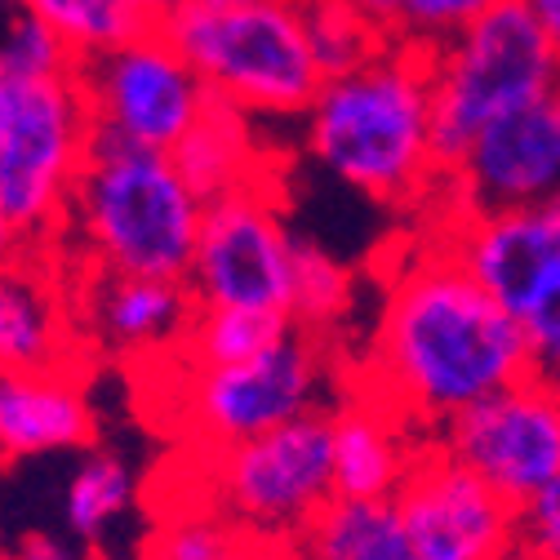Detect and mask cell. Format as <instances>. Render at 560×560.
I'll return each instance as SVG.
<instances>
[{
    "label": "cell",
    "mask_w": 560,
    "mask_h": 560,
    "mask_svg": "<svg viewBox=\"0 0 560 560\" xmlns=\"http://www.w3.org/2000/svg\"><path fill=\"white\" fill-rule=\"evenodd\" d=\"M77 81L98 138L165 156L214 98L161 27H148L120 49L77 67Z\"/></svg>",
    "instance_id": "obj_9"
},
{
    "label": "cell",
    "mask_w": 560,
    "mask_h": 560,
    "mask_svg": "<svg viewBox=\"0 0 560 560\" xmlns=\"http://www.w3.org/2000/svg\"><path fill=\"white\" fill-rule=\"evenodd\" d=\"M352 10H357L383 40H396V32H400V0H352Z\"/></svg>",
    "instance_id": "obj_32"
},
{
    "label": "cell",
    "mask_w": 560,
    "mask_h": 560,
    "mask_svg": "<svg viewBox=\"0 0 560 560\" xmlns=\"http://www.w3.org/2000/svg\"><path fill=\"white\" fill-rule=\"evenodd\" d=\"M0 560H14V556H10V547H0Z\"/></svg>",
    "instance_id": "obj_41"
},
{
    "label": "cell",
    "mask_w": 560,
    "mask_h": 560,
    "mask_svg": "<svg viewBox=\"0 0 560 560\" xmlns=\"http://www.w3.org/2000/svg\"><path fill=\"white\" fill-rule=\"evenodd\" d=\"M276 551H280V547H258V551H249L245 560H276Z\"/></svg>",
    "instance_id": "obj_37"
},
{
    "label": "cell",
    "mask_w": 560,
    "mask_h": 560,
    "mask_svg": "<svg viewBox=\"0 0 560 560\" xmlns=\"http://www.w3.org/2000/svg\"><path fill=\"white\" fill-rule=\"evenodd\" d=\"M77 299L58 249H23L0 262V374L85 370Z\"/></svg>",
    "instance_id": "obj_15"
},
{
    "label": "cell",
    "mask_w": 560,
    "mask_h": 560,
    "mask_svg": "<svg viewBox=\"0 0 560 560\" xmlns=\"http://www.w3.org/2000/svg\"><path fill=\"white\" fill-rule=\"evenodd\" d=\"M133 494H138V480H133L129 463L116 450H90L62 494L67 534L81 538L85 547L98 542L112 529V521H120L129 512Z\"/></svg>",
    "instance_id": "obj_23"
},
{
    "label": "cell",
    "mask_w": 560,
    "mask_h": 560,
    "mask_svg": "<svg viewBox=\"0 0 560 560\" xmlns=\"http://www.w3.org/2000/svg\"><path fill=\"white\" fill-rule=\"evenodd\" d=\"M19 10V0H0V14H14Z\"/></svg>",
    "instance_id": "obj_39"
},
{
    "label": "cell",
    "mask_w": 560,
    "mask_h": 560,
    "mask_svg": "<svg viewBox=\"0 0 560 560\" xmlns=\"http://www.w3.org/2000/svg\"><path fill=\"white\" fill-rule=\"evenodd\" d=\"M516 325L525 334L529 374L560 387V271H551L542 285L516 307Z\"/></svg>",
    "instance_id": "obj_28"
},
{
    "label": "cell",
    "mask_w": 560,
    "mask_h": 560,
    "mask_svg": "<svg viewBox=\"0 0 560 560\" xmlns=\"http://www.w3.org/2000/svg\"><path fill=\"white\" fill-rule=\"evenodd\" d=\"M441 241L516 316L542 280L560 271V200L503 214H445Z\"/></svg>",
    "instance_id": "obj_16"
},
{
    "label": "cell",
    "mask_w": 560,
    "mask_h": 560,
    "mask_svg": "<svg viewBox=\"0 0 560 560\" xmlns=\"http://www.w3.org/2000/svg\"><path fill=\"white\" fill-rule=\"evenodd\" d=\"M205 200L165 152L98 138L67 205L54 249L77 271L187 280Z\"/></svg>",
    "instance_id": "obj_3"
},
{
    "label": "cell",
    "mask_w": 560,
    "mask_h": 560,
    "mask_svg": "<svg viewBox=\"0 0 560 560\" xmlns=\"http://www.w3.org/2000/svg\"><path fill=\"white\" fill-rule=\"evenodd\" d=\"M529 10V19L542 27V36L551 40V49L560 54V0H521Z\"/></svg>",
    "instance_id": "obj_33"
},
{
    "label": "cell",
    "mask_w": 560,
    "mask_h": 560,
    "mask_svg": "<svg viewBox=\"0 0 560 560\" xmlns=\"http://www.w3.org/2000/svg\"><path fill=\"white\" fill-rule=\"evenodd\" d=\"M205 90L254 120H303L325 85L307 40L303 0L187 5L161 23Z\"/></svg>",
    "instance_id": "obj_4"
},
{
    "label": "cell",
    "mask_w": 560,
    "mask_h": 560,
    "mask_svg": "<svg viewBox=\"0 0 560 560\" xmlns=\"http://www.w3.org/2000/svg\"><path fill=\"white\" fill-rule=\"evenodd\" d=\"M392 503L423 560H503L516 547V508L436 445Z\"/></svg>",
    "instance_id": "obj_13"
},
{
    "label": "cell",
    "mask_w": 560,
    "mask_h": 560,
    "mask_svg": "<svg viewBox=\"0 0 560 560\" xmlns=\"http://www.w3.org/2000/svg\"><path fill=\"white\" fill-rule=\"evenodd\" d=\"M94 148L77 77L5 81L0 107V205L27 249H54Z\"/></svg>",
    "instance_id": "obj_6"
},
{
    "label": "cell",
    "mask_w": 560,
    "mask_h": 560,
    "mask_svg": "<svg viewBox=\"0 0 560 560\" xmlns=\"http://www.w3.org/2000/svg\"><path fill=\"white\" fill-rule=\"evenodd\" d=\"M432 445L521 508L560 471V387L525 374L454 413Z\"/></svg>",
    "instance_id": "obj_11"
},
{
    "label": "cell",
    "mask_w": 560,
    "mask_h": 560,
    "mask_svg": "<svg viewBox=\"0 0 560 560\" xmlns=\"http://www.w3.org/2000/svg\"><path fill=\"white\" fill-rule=\"evenodd\" d=\"M196 5H245V0H196Z\"/></svg>",
    "instance_id": "obj_38"
},
{
    "label": "cell",
    "mask_w": 560,
    "mask_h": 560,
    "mask_svg": "<svg viewBox=\"0 0 560 560\" xmlns=\"http://www.w3.org/2000/svg\"><path fill=\"white\" fill-rule=\"evenodd\" d=\"M551 90H560V54L521 0H503L432 49V148L441 178L489 120Z\"/></svg>",
    "instance_id": "obj_5"
},
{
    "label": "cell",
    "mask_w": 560,
    "mask_h": 560,
    "mask_svg": "<svg viewBox=\"0 0 560 560\" xmlns=\"http://www.w3.org/2000/svg\"><path fill=\"white\" fill-rule=\"evenodd\" d=\"M19 10L45 23L77 58V67L120 49L125 40L152 27L129 0H19Z\"/></svg>",
    "instance_id": "obj_21"
},
{
    "label": "cell",
    "mask_w": 560,
    "mask_h": 560,
    "mask_svg": "<svg viewBox=\"0 0 560 560\" xmlns=\"http://www.w3.org/2000/svg\"><path fill=\"white\" fill-rule=\"evenodd\" d=\"M0 72H5V81H54L77 77V58L45 23L14 10L0 23Z\"/></svg>",
    "instance_id": "obj_27"
},
{
    "label": "cell",
    "mask_w": 560,
    "mask_h": 560,
    "mask_svg": "<svg viewBox=\"0 0 560 560\" xmlns=\"http://www.w3.org/2000/svg\"><path fill=\"white\" fill-rule=\"evenodd\" d=\"M503 0H400V45L413 49H441L450 45L458 32H467L480 14H489Z\"/></svg>",
    "instance_id": "obj_29"
},
{
    "label": "cell",
    "mask_w": 560,
    "mask_h": 560,
    "mask_svg": "<svg viewBox=\"0 0 560 560\" xmlns=\"http://www.w3.org/2000/svg\"><path fill=\"white\" fill-rule=\"evenodd\" d=\"M14 560H90L85 542L72 538V534H49V529H27L14 547H10Z\"/></svg>",
    "instance_id": "obj_31"
},
{
    "label": "cell",
    "mask_w": 560,
    "mask_h": 560,
    "mask_svg": "<svg viewBox=\"0 0 560 560\" xmlns=\"http://www.w3.org/2000/svg\"><path fill=\"white\" fill-rule=\"evenodd\" d=\"M450 214H503L560 200V90L489 120L441 178Z\"/></svg>",
    "instance_id": "obj_12"
},
{
    "label": "cell",
    "mask_w": 560,
    "mask_h": 560,
    "mask_svg": "<svg viewBox=\"0 0 560 560\" xmlns=\"http://www.w3.org/2000/svg\"><path fill=\"white\" fill-rule=\"evenodd\" d=\"M258 547H267V542L245 534L219 508L200 503V508H191L183 516H170L156 529V538L148 547V560H245Z\"/></svg>",
    "instance_id": "obj_25"
},
{
    "label": "cell",
    "mask_w": 560,
    "mask_h": 560,
    "mask_svg": "<svg viewBox=\"0 0 560 560\" xmlns=\"http://www.w3.org/2000/svg\"><path fill=\"white\" fill-rule=\"evenodd\" d=\"M174 365L183 374L174 387V418L200 454L254 441L262 432L294 423V418L334 409V342L312 338L303 329H290L276 347L236 365L191 370L178 357Z\"/></svg>",
    "instance_id": "obj_7"
},
{
    "label": "cell",
    "mask_w": 560,
    "mask_h": 560,
    "mask_svg": "<svg viewBox=\"0 0 560 560\" xmlns=\"http://www.w3.org/2000/svg\"><path fill=\"white\" fill-rule=\"evenodd\" d=\"M72 299H77L81 342L138 370L178 357V347L200 312L187 280H161V276L77 271Z\"/></svg>",
    "instance_id": "obj_14"
},
{
    "label": "cell",
    "mask_w": 560,
    "mask_h": 560,
    "mask_svg": "<svg viewBox=\"0 0 560 560\" xmlns=\"http://www.w3.org/2000/svg\"><path fill=\"white\" fill-rule=\"evenodd\" d=\"M209 508L267 547H285L334 499L329 409L205 454Z\"/></svg>",
    "instance_id": "obj_8"
},
{
    "label": "cell",
    "mask_w": 560,
    "mask_h": 560,
    "mask_svg": "<svg viewBox=\"0 0 560 560\" xmlns=\"http://www.w3.org/2000/svg\"><path fill=\"white\" fill-rule=\"evenodd\" d=\"M329 428H334V499H357V503H392L413 463L432 445L423 428H413L405 413H396L365 387H352L329 409Z\"/></svg>",
    "instance_id": "obj_17"
},
{
    "label": "cell",
    "mask_w": 560,
    "mask_h": 560,
    "mask_svg": "<svg viewBox=\"0 0 560 560\" xmlns=\"http://www.w3.org/2000/svg\"><path fill=\"white\" fill-rule=\"evenodd\" d=\"M170 161L205 205L241 187H271V178L262 174L258 120L223 98H209L205 116L187 129V138L170 152Z\"/></svg>",
    "instance_id": "obj_19"
},
{
    "label": "cell",
    "mask_w": 560,
    "mask_h": 560,
    "mask_svg": "<svg viewBox=\"0 0 560 560\" xmlns=\"http://www.w3.org/2000/svg\"><path fill=\"white\" fill-rule=\"evenodd\" d=\"M276 560H285V556H280V551H276Z\"/></svg>",
    "instance_id": "obj_42"
},
{
    "label": "cell",
    "mask_w": 560,
    "mask_h": 560,
    "mask_svg": "<svg viewBox=\"0 0 560 560\" xmlns=\"http://www.w3.org/2000/svg\"><path fill=\"white\" fill-rule=\"evenodd\" d=\"M525 374L529 357L516 316L445 241H432L387 280L370 365L357 387L432 436L454 413Z\"/></svg>",
    "instance_id": "obj_1"
},
{
    "label": "cell",
    "mask_w": 560,
    "mask_h": 560,
    "mask_svg": "<svg viewBox=\"0 0 560 560\" xmlns=\"http://www.w3.org/2000/svg\"><path fill=\"white\" fill-rule=\"evenodd\" d=\"M357 276L347 271L329 249L299 236L294 245V285H290V320L294 329L334 342V329L352 316Z\"/></svg>",
    "instance_id": "obj_24"
},
{
    "label": "cell",
    "mask_w": 560,
    "mask_h": 560,
    "mask_svg": "<svg viewBox=\"0 0 560 560\" xmlns=\"http://www.w3.org/2000/svg\"><path fill=\"white\" fill-rule=\"evenodd\" d=\"M27 245H23V236H19V228L10 223V214H5V205H0V262L5 258H14V254H23Z\"/></svg>",
    "instance_id": "obj_35"
},
{
    "label": "cell",
    "mask_w": 560,
    "mask_h": 560,
    "mask_svg": "<svg viewBox=\"0 0 560 560\" xmlns=\"http://www.w3.org/2000/svg\"><path fill=\"white\" fill-rule=\"evenodd\" d=\"M129 5H133L138 14H143L152 27H161L170 14H178V10L187 5V0H129Z\"/></svg>",
    "instance_id": "obj_34"
},
{
    "label": "cell",
    "mask_w": 560,
    "mask_h": 560,
    "mask_svg": "<svg viewBox=\"0 0 560 560\" xmlns=\"http://www.w3.org/2000/svg\"><path fill=\"white\" fill-rule=\"evenodd\" d=\"M285 560H423L396 503L329 499L285 547Z\"/></svg>",
    "instance_id": "obj_20"
},
{
    "label": "cell",
    "mask_w": 560,
    "mask_h": 560,
    "mask_svg": "<svg viewBox=\"0 0 560 560\" xmlns=\"http://www.w3.org/2000/svg\"><path fill=\"white\" fill-rule=\"evenodd\" d=\"M98 418L85 396V370L0 374V467L94 450Z\"/></svg>",
    "instance_id": "obj_18"
},
{
    "label": "cell",
    "mask_w": 560,
    "mask_h": 560,
    "mask_svg": "<svg viewBox=\"0 0 560 560\" xmlns=\"http://www.w3.org/2000/svg\"><path fill=\"white\" fill-rule=\"evenodd\" d=\"M503 560H538V556H534V551H529V547H521V542H516V547H512V551H508V556H503Z\"/></svg>",
    "instance_id": "obj_36"
},
{
    "label": "cell",
    "mask_w": 560,
    "mask_h": 560,
    "mask_svg": "<svg viewBox=\"0 0 560 560\" xmlns=\"http://www.w3.org/2000/svg\"><path fill=\"white\" fill-rule=\"evenodd\" d=\"M0 107H5V72H0Z\"/></svg>",
    "instance_id": "obj_40"
},
{
    "label": "cell",
    "mask_w": 560,
    "mask_h": 560,
    "mask_svg": "<svg viewBox=\"0 0 560 560\" xmlns=\"http://www.w3.org/2000/svg\"><path fill=\"white\" fill-rule=\"evenodd\" d=\"M303 148L374 205H423L441 191L432 148V54L387 40L303 112Z\"/></svg>",
    "instance_id": "obj_2"
},
{
    "label": "cell",
    "mask_w": 560,
    "mask_h": 560,
    "mask_svg": "<svg viewBox=\"0 0 560 560\" xmlns=\"http://www.w3.org/2000/svg\"><path fill=\"white\" fill-rule=\"evenodd\" d=\"M294 245L271 187H241L205 205L187 290L200 312H280L290 316Z\"/></svg>",
    "instance_id": "obj_10"
},
{
    "label": "cell",
    "mask_w": 560,
    "mask_h": 560,
    "mask_svg": "<svg viewBox=\"0 0 560 560\" xmlns=\"http://www.w3.org/2000/svg\"><path fill=\"white\" fill-rule=\"evenodd\" d=\"M516 542L538 560H560V471L516 508Z\"/></svg>",
    "instance_id": "obj_30"
},
{
    "label": "cell",
    "mask_w": 560,
    "mask_h": 560,
    "mask_svg": "<svg viewBox=\"0 0 560 560\" xmlns=\"http://www.w3.org/2000/svg\"><path fill=\"white\" fill-rule=\"evenodd\" d=\"M303 19H307V40L320 62L325 77H342L374 58L387 40L352 10V0H303Z\"/></svg>",
    "instance_id": "obj_26"
},
{
    "label": "cell",
    "mask_w": 560,
    "mask_h": 560,
    "mask_svg": "<svg viewBox=\"0 0 560 560\" xmlns=\"http://www.w3.org/2000/svg\"><path fill=\"white\" fill-rule=\"evenodd\" d=\"M294 329L290 316L280 312H236V307H214V312H196L178 361L191 370H219V365H236L249 361L267 347H276Z\"/></svg>",
    "instance_id": "obj_22"
}]
</instances>
